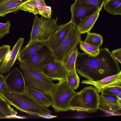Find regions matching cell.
I'll list each match as a JSON object with an SVG mask.
<instances>
[{
    "mask_svg": "<svg viewBox=\"0 0 121 121\" xmlns=\"http://www.w3.org/2000/svg\"><path fill=\"white\" fill-rule=\"evenodd\" d=\"M73 25L71 20L66 23L60 25L58 29L46 43L52 50L56 48L62 41Z\"/></svg>",
    "mask_w": 121,
    "mask_h": 121,
    "instance_id": "obj_14",
    "label": "cell"
},
{
    "mask_svg": "<svg viewBox=\"0 0 121 121\" xmlns=\"http://www.w3.org/2000/svg\"><path fill=\"white\" fill-rule=\"evenodd\" d=\"M98 109L110 116L121 115V111L107 104L100 98Z\"/></svg>",
    "mask_w": 121,
    "mask_h": 121,
    "instance_id": "obj_22",
    "label": "cell"
},
{
    "mask_svg": "<svg viewBox=\"0 0 121 121\" xmlns=\"http://www.w3.org/2000/svg\"><path fill=\"white\" fill-rule=\"evenodd\" d=\"M58 19H47L42 16L39 18L35 15L29 41L37 40L46 43L60 26L57 23Z\"/></svg>",
    "mask_w": 121,
    "mask_h": 121,
    "instance_id": "obj_6",
    "label": "cell"
},
{
    "mask_svg": "<svg viewBox=\"0 0 121 121\" xmlns=\"http://www.w3.org/2000/svg\"><path fill=\"white\" fill-rule=\"evenodd\" d=\"M81 34L77 27L73 25L64 40L52 50L56 60L63 63L67 60L73 49L79 44Z\"/></svg>",
    "mask_w": 121,
    "mask_h": 121,
    "instance_id": "obj_7",
    "label": "cell"
},
{
    "mask_svg": "<svg viewBox=\"0 0 121 121\" xmlns=\"http://www.w3.org/2000/svg\"><path fill=\"white\" fill-rule=\"evenodd\" d=\"M26 92L42 106L47 108L51 105L50 95L38 89L27 86Z\"/></svg>",
    "mask_w": 121,
    "mask_h": 121,
    "instance_id": "obj_16",
    "label": "cell"
},
{
    "mask_svg": "<svg viewBox=\"0 0 121 121\" xmlns=\"http://www.w3.org/2000/svg\"><path fill=\"white\" fill-rule=\"evenodd\" d=\"M81 83L93 85L97 89L99 93L101 92L104 88L115 85L121 86V71L117 74L107 77L98 81L82 80Z\"/></svg>",
    "mask_w": 121,
    "mask_h": 121,
    "instance_id": "obj_13",
    "label": "cell"
},
{
    "mask_svg": "<svg viewBox=\"0 0 121 121\" xmlns=\"http://www.w3.org/2000/svg\"><path fill=\"white\" fill-rule=\"evenodd\" d=\"M11 26V23L9 20L5 23L0 22V39L9 33Z\"/></svg>",
    "mask_w": 121,
    "mask_h": 121,
    "instance_id": "obj_31",
    "label": "cell"
},
{
    "mask_svg": "<svg viewBox=\"0 0 121 121\" xmlns=\"http://www.w3.org/2000/svg\"><path fill=\"white\" fill-rule=\"evenodd\" d=\"M20 67L23 74L26 86L38 89L51 96L55 84L43 72H39L20 62Z\"/></svg>",
    "mask_w": 121,
    "mask_h": 121,
    "instance_id": "obj_5",
    "label": "cell"
},
{
    "mask_svg": "<svg viewBox=\"0 0 121 121\" xmlns=\"http://www.w3.org/2000/svg\"><path fill=\"white\" fill-rule=\"evenodd\" d=\"M38 117L48 119H50L57 117L56 116L52 115L51 114V113H47L40 114L39 115Z\"/></svg>",
    "mask_w": 121,
    "mask_h": 121,
    "instance_id": "obj_35",
    "label": "cell"
},
{
    "mask_svg": "<svg viewBox=\"0 0 121 121\" xmlns=\"http://www.w3.org/2000/svg\"><path fill=\"white\" fill-rule=\"evenodd\" d=\"M28 0H0V17L19 10L21 5Z\"/></svg>",
    "mask_w": 121,
    "mask_h": 121,
    "instance_id": "obj_17",
    "label": "cell"
},
{
    "mask_svg": "<svg viewBox=\"0 0 121 121\" xmlns=\"http://www.w3.org/2000/svg\"><path fill=\"white\" fill-rule=\"evenodd\" d=\"M7 88L5 82V78L0 73V93L4 91Z\"/></svg>",
    "mask_w": 121,
    "mask_h": 121,
    "instance_id": "obj_34",
    "label": "cell"
},
{
    "mask_svg": "<svg viewBox=\"0 0 121 121\" xmlns=\"http://www.w3.org/2000/svg\"><path fill=\"white\" fill-rule=\"evenodd\" d=\"M78 48L76 47L67 60L63 63L68 72L76 70L75 65L78 52Z\"/></svg>",
    "mask_w": 121,
    "mask_h": 121,
    "instance_id": "obj_24",
    "label": "cell"
},
{
    "mask_svg": "<svg viewBox=\"0 0 121 121\" xmlns=\"http://www.w3.org/2000/svg\"><path fill=\"white\" fill-rule=\"evenodd\" d=\"M6 117L0 114V119H5Z\"/></svg>",
    "mask_w": 121,
    "mask_h": 121,
    "instance_id": "obj_36",
    "label": "cell"
},
{
    "mask_svg": "<svg viewBox=\"0 0 121 121\" xmlns=\"http://www.w3.org/2000/svg\"><path fill=\"white\" fill-rule=\"evenodd\" d=\"M101 94L113 96L117 97L121 94V86L117 85L104 88L102 91Z\"/></svg>",
    "mask_w": 121,
    "mask_h": 121,
    "instance_id": "obj_29",
    "label": "cell"
},
{
    "mask_svg": "<svg viewBox=\"0 0 121 121\" xmlns=\"http://www.w3.org/2000/svg\"><path fill=\"white\" fill-rule=\"evenodd\" d=\"M79 44L80 48L81 50L91 56H96L100 52L99 47L86 43L81 40Z\"/></svg>",
    "mask_w": 121,
    "mask_h": 121,
    "instance_id": "obj_25",
    "label": "cell"
},
{
    "mask_svg": "<svg viewBox=\"0 0 121 121\" xmlns=\"http://www.w3.org/2000/svg\"><path fill=\"white\" fill-rule=\"evenodd\" d=\"M45 42L35 40L29 41L20 51L17 57L20 62H23L33 56L45 44Z\"/></svg>",
    "mask_w": 121,
    "mask_h": 121,
    "instance_id": "obj_15",
    "label": "cell"
},
{
    "mask_svg": "<svg viewBox=\"0 0 121 121\" xmlns=\"http://www.w3.org/2000/svg\"><path fill=\"white\" fill-rule=\"evenodd\" d=\"M99 98L107 104L121 111V99H119L117 97L101 94L99 96Z\"/></svg>",
    "mask_w": 121,
    "mask_h": 121,
    "instance_id": "obj_26",
    "label": "cell"
},
{
    "mask_svg": "<svg viewBox=\"0 0 121 121\" xmlns=\"http://www.w3.org/2000/svg\"><path fill=\"white\" fill-rule=\"evenodd\" d=\"M76 92L66 79L55 84L51 96V105L55 111L70 110V103Z\"/></svg>",
    "mask_w": 121,
    "mask_h": 121,
    "instance_id": "obj_4",
    "label": "cell"
},
{
    "mask_svg": "<svg viewBox=\"0 0 121 121\" xmlns=\"http://www.w3.org/2000/svg\"><path fill=\"white\" fill-rule=\"evenodd\" d=\"M66 79L69 84L74 90L78 87L80 78L77 73L76 70L68 72Z\"/></svg>",
    "mask_w": 121,
    "mask_h": 121,
    "instance_id": "obj_27",
    "label": "cell"
},
{
    "mask_svg": "<svg viewBox=\"0 0 121 121\" xmlns=\"http://www.w3.org/2000/svg\"><path fill=\"white\" fill-rule=\"evenodd\" d=\"M100 11L98 9L94 13L86 17L82 20L77 27L81 34L90 32L98 18Z\"/></svg>",
    "mask_w": 121,
    "mask_h": 121,
    "instance_id": "obj_18",
    "label": "cell"
},
{
    "mask_svg": "<svg viewBox=\"0 0 121 121\" xmlns=\"http://www.w3.org/2000/svg\"><path fill=\"white\" fill-rule=\"evenodd\" d=\"M5 80L7 88L11 91L20 93L26 92V85L24 75L17 67L6 76Z\"/></svg>",
    "mask_w": 121,
    "mask_h": 121,
    "instance_id": "obj_10",
    "label": "cell"
},
{
    "mask_svg": "<svg viewBox=\"0 0 121 121\" xmlns=\"http://www.w3.org/2000/svg\"><path fill=\"white\" fill-rule=\"evenodd\" d=\"M0 95L11 105L30 116L38 117L40 114L52 113L47 108L42 106L38 103L26 92L18 93L7 88L0 93Z\"/></svg>",
    "mask_w": 121,
    "mask_h": 121,
    "instance_id": "obj_2",
    "label": "cell"
},
{
    "mask_svg": "<svg viewBox=\"0 0 121 121\" xmlns=\"http://www.w3.org/2000/svg\"><path fill=\"white\" fill-rule=\"evenodd\" d=\"M114 58L120 64L121 63V48L113 50L111 52Z\"/></svg>",
    "mask_w": 121,
    "mask_h": 121,
    "instance_id": "obj_33",
    "label": "cell"
},
{
    "mask_svg": "<svg viewBox=\"0 0 121 121\" xmlns=\"http://www.w3.org/2000/svg\"><path fill=\"white\" fill-rule=\"evenodd\" d=\"M56 60L52 50L45 43L33 56L22 62L32 69L42 72L46 65Z\"/></svg>",
    "mask_w": 121,
    "mask_h": 121,
    "instance_id": "obj_8",
    "label": "cell"
},
{
    "mask_svg": "<svg viewBox=\"0 0 121 121\" xmlns=\"http://www.w3.org/2000/svg\"><path fill=\"white\" fill-rule=\"evenodd\" d=\"M17 111L11 106L9 103L0 95V114L6 118H26L25 117L17 116Z\"/></svg>",
    "mask_w": 121,
    "mask_h": 121,
    "instance_id": "obj_19",
    "label": "cell"
},
{
    "mask_svg": "<svg viewBox=\"0 0 121 121\" xmlns=\"http://www.w3.org/2000/svg\"><path fill=\"white\" fill-rule=\"evenodd\" d=\"M10 46L4 45L0 47V64L6 54L10 50Z\"/></svg>",
    "mask_w": 121,
    "mask_h": 121,
    "instance_id": "obj_32",
    "label": "cell"
},
{
    "mask_svg": "<svg viewBox=\"0 0 121 121\" xmlns=\"http://www.w3.org/2000/svg\"><path fill=\"white\" fill-rule=\"evenodd\" d=\"M80 2L87 3L96 7L101 11L103 5L107 0H76Z\"/></svg>",
    "mask_w": 121,
    "mask_h": 121,
    "instance_id": "obj_30",
    "label": "cell"
},
{
    "mask_svg": "<svg viewBox=\"0 0 121 121\" xmlns=\"http://www.w3.org/2000/svg\"><path fill=\"white\" fill-rule=\"evenodd\" d=\"M103 6L104 10L113 15H121V0H107Z\"/></svg>",
    "mask_w": 121,
    "mask_h": 121,
    "instance_id": "obj_20",
    "label": "cell"
},
{
    "mask_svg": "<svg viewBox=\"0 0 121 121\" xmlns=\"http://www.w3.org/2000/svg\"><path fill=\"white\" fill-rule=\"evenodd\" d=\"M74 0L71 6V20L73 25L77 27L86 17L93 14L98 9L90 4Z\"/></svg>",
    "mask_w": 121,
    "mask_h": 121,
    "instance_id": "obj_9",
    "label": "cell"
},
{
    "mask_svg": "<svg viewBox=\"0 0 121 121\" xmlns=\"http://www.w3.org/2000/svg\"><path fill=\"white\" fill-rule=\"evenodd\" d=\"M35 0H28L23 3L20 6L19 10L30 13H32L35 15L38 14L37 9L34 2Z\"/></svg>",
    "mask_w": 121,
    "mask_h": 121,
    "instance_id": "obj_28",
    "label": "cell"
},
{
    "mask_svg": "<svg viewBox=\"0 0 121 121\" xmlns=\"http://www.w3.org/2000/svg\"><path fill=\"white\" fill-rule=\"evenodd\" d=\"M43 73L52 80L60 81L66 79L68 71L63 63L56 60L46 65Z\"/></svg>",
    "mask_w": 121,
    "mask_h": 121,
    "instance_id": "obj_11",
    "label": "cell"
},
{
    "mask_svg": "<svg viewBox=\"0 0 121 121\" xmlns=\"http://www.w3.org/2000/svg\"><path fill=\"white\" fill-rule=\"evenodd\" d=\"M84 41L100 48L103 43V37L100 34L89 32L87 33L86 36Z\"/></svg>",
    "mask_w": 121,
    "mask_h": 121,
    "instance_id": "obj_23",
    "label": "cell"
},
{
    "mask_svg": "<svg viewBox=\"0 0 121 121\" xmlns=\"http://www.w3.org/2000/svg\"><path fill=\"white\" fill-rule=\"evenodd\" d=\"M24 40L23 38L18 39L12 50L6 54L0 64V73L4 74L9 71L17 59Z\"/></svg>",
    "mask_w": 121,
    "mask_h": 121,
    "instance_id": "obj_12",
    "label": "cell"
},
{
    "mask_svg": "<svg viewBox=\"0 0 121 121\" xmlns=\"http://www.w3.org/2000/svg\"><path fill=\"white\" fill-rule=\"evenodd\" d=\"M99 95L92 86L86 87L76 92L70 104V110L89 113L96 112L98 109Z\"/></svg>",
    "mask_w": 121,
    "mask_h": 121,
    "instance_id": "obj_3",
    "label": "cell"
},
{
    "mask_svg": "<svg viewBox=\"0 0 121 121\" xmlns=\"http://www.w3.org/2000/svg\"><path fill=\"white\" fill-rule=\"evenodd\" d=\"M34 2L38 10V14L46 18H51V7L46 4L44 0H35Z\"/></svg>",
    "mask_w": 121,
    "mask_h": 121,
    "instance_id": "obj_21",
    "label": "cell"
},
{
    "mask_svg": "<svg viewBox=\"0 0 121 121\" xmlns=\"http://www.w3.org/2000/svg\"><path fill=\"white\" fill-rule=\"evenodd\" d=\"M99 50V54L95 56L78 52L75 66L80 76L96 81L121 71L118 61L109 49L104 48Z\"/></svg>",
    "mask_w": 121,
    "mask_h": 121,
    "instance_id": "obj_1",
    "label": "cell"
}]
</instances>
